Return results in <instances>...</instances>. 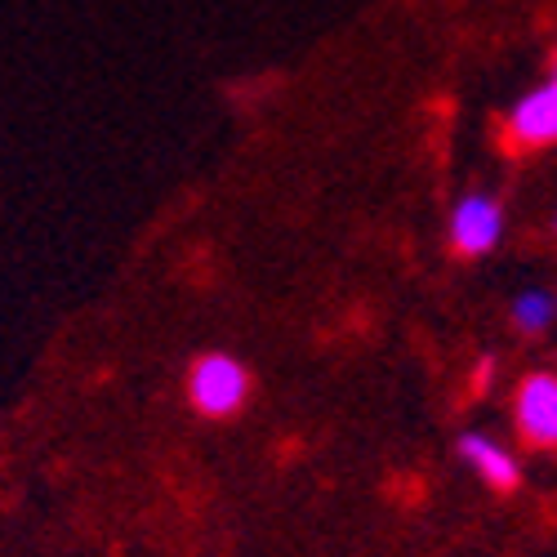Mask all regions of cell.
Returning a JSON list of instances; mask_svg holds the SVG:
<instances>
[{"label":"cell","instance_id":"obj_3","mask_svg":"<svg viewBox=\"0 0 557 557\" xmlns=\"http://www.w3.org/2000/svg\"><path fill=\"white\" fill-rule=\"evenodd\" d=\"M513 420L527 446L557 450V375L553 370H531L513 393Z\"/></svg>","mask_w":557,"mask_h":557},{"label":"cell","instance_id":"obj_8","mask_svg":"<svg viewBox=\"0 0 557 557\" xmlns=\"http://www.w3.org/2000/svg\"><path fill=\"white\" fill-rule=\"evenodd\" d=\"M553 232H557V214H553Z\"/></svg>","mask_w":557,"mask_h":557},{"label":"cell","instance_id":"obj_6","mask_svg":"<svg viewBox=\"0 0 557 557\" xmlns=\"http://www.w3.org/2000/svg\"><path fill=\"white\" fill-rule=\"evenodd\" d=\"M557 321V295L553 290H544V286H531V290H522L518 299H513V326L522 331V335H540V331H548Z\"/></svg>","mask_w":557,"mask_h":557},{"label":"cell","instance_id":"obj_2","mask_svg":"<svg viewBox=\"0 0 557 557\" xmlns=\"http://www.w3.org/2000/svg\"><path fill=\"white\" fill-rule=\"evenodd\" d=\"M450 250L463 255V259H482L499 246L504 237V206L499 197L491 193H469L459 197L455 210H450Z\"/></svg>","mask_w":557,"mask_h":557},{"label":"cell","instance_id":"obj_1","mask_svg":"<svg viewBox=\"0 0 557 557\" xmlns=\"http://www.w3.org/2000/svg\"><path fill=\"white\" fill-rule=\"evenodd\" d=\"M250 370L232 352H201L188 366V401L206 420H232L250 401Z\"/></svg>","mask_w":557,"mask_h":557},{"label":"cell","instance_id":"obj_4","mask_svg":"<svg viewBox=\"0 0 557 557\" xmlns=\"http://www.w3.org/2000/svg\"><path fill=\"white\" fill-rule=\"evenodd\" d=\"M508 148L518 152H535V148H553L557 144V76H548L544 85H535L531 95H522L504 121Z\"/></svg>","mask_w":557,"mask_h":557},{"label":"cell","instance_id":"obj_5","mask_svg":"<svg viewBox=\"0 0 557 557\" xmlns=\"http://www.w3.org/2000/svg\"><path fill=\"white\" fill-rule=\"evenodd\" d=\"M455 450H459V459L469 463V469H473L486 486H495V491H513V486L522 482L518 455L508 450L504 442H495L491 433H459Z\"/></svg>","mask_w":557,"mask_h":557},{"label":"cell","instance_id":"obj_7","mask_svg":"<svg viewBox=\"0 0 557 557\" xmlns=\"http://www.w3.org/2000/svg\"><path fill=\"white\" fill-rule=\"evenodd\" d=\"M553 76H557V59H553Z\"/></svg>","mask_w":557,"mask_h":557}]
</instances>
